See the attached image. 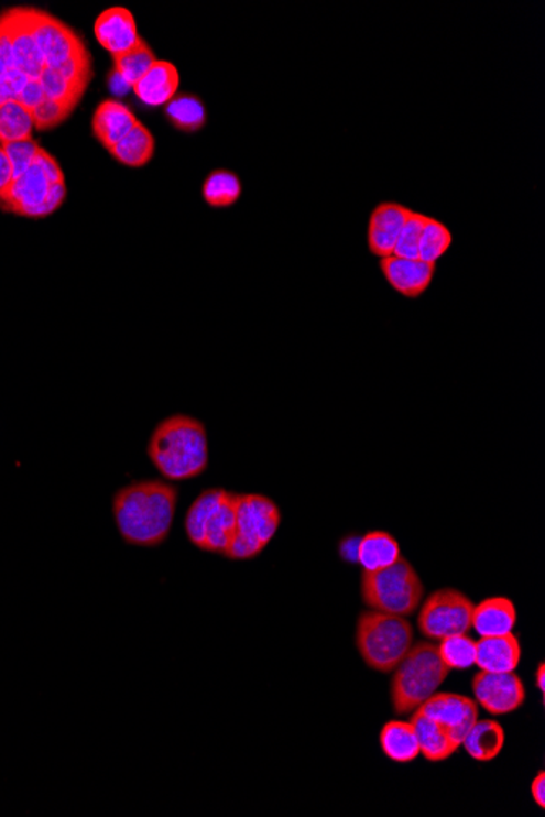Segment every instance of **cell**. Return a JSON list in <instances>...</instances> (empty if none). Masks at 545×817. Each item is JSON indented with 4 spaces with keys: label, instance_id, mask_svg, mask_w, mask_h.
<instances>
[{
    "label": "cell",
    "instance_id": "cell-19",
    "mask_svg": "<svg viewBox=\"0 0 545 817\" xmlns=\"http://www.w3.org/2000/svg\"><path fill=\"white\" fill-rule=\"evenodd\" d=\"M521 663V645L516 635L487 636L477 642L476 664L486 673H514Z\"/></svg>",
    "mask_w": 545,
    "mask_h": 817
},
{
    "label": "cell",
    "instance_id": "cell-21",
    "mask_svg": "<svg viewBox=\"0 0 545 817\" xmlns=\"http://www.w3.org/2000/svg\"><path fill=\"white\" fill-rule=\"evenodd\" d=\"M410 721H412L416 738H418L419 755H423L426 761L433 762V764L448 761L460 748L449 738L448 732L443 730L436 721L425 717L422 711H413Z\"/></svg>",
    "mask_w": 545,
    "mask_h": 817
},
{
    "label": "cell",
    "instance_id": "cell-40",
    "mask_svg": "<svg viewBox=\"0 0 545 817\" xmlns=\"http://www.w3.org/2000/svg\"><path fill=\"white\" fill-rule=\"evenodd\" d=\"M531 796L541 809L545 808V774L539 772L531 783Z\"/></svg>",
    "mask_w": 545,
    "mask_h": 817
},
{
    "label": "cell",
    "instance_id": "cell-18",
    "mask_svg": "<svg viewBox=\"0 0 545 817\" xmlns=\"http://www.w3.org/2000/svg\"><path fill=\"white\" fill-rule=\"evenodd\" d=\"M181 74L168 61H157L133 87L134 95L148 107H165L177 95Z\"/></svg>",
    "mask_w": 545,
    "mask_h": 817
},
{
    "label": "cell",
    "instance_id": "cell-6",
    "mask_svg": "<svg viewBox=\"0 0 545 817\" xmlns=\"http://www.w3.org/2000/svg\"><path fill=\"white\" fill-rule=\"evenodd\" d=\"M423 596L425 586L407 558L401 557L388 568L361 575V599L371 610L410 617L418 609Z\"/></svg>",
    "mask_w": 545,
    "mask_h": 817
},
{
    "label": "cell",
    "instance_id": "cell-32",
    "mask_svg": "<svg viewBox=\"0 0 545 817\" xmlns=\"http://www.w3.org/2000/svg\"><path fill=\"white\" fill-rule=\"evenodd\" d=\"M40 84H42L47 100L59 101V104L69 107L70 110H76L80 98H83V95L74 90V87L64 79L63 74L53 69V67H46L45 73L40 77Z\"/></svg>",
    "mask_w": 545,
    "mask_h": 817
},
{
    "label": "cell",
    "instance_id": "cell-41",
    "mask_svg": "<svg viewBox=\"0 0 545 817\" xmlns=\"http://www.w3.org/2000/svg\"><path fill=\"white\" fill-rule=\"evenodd\" d=\"M108 84H110L111 94L117 95V97H123V95H127L133 88L120 74L115 73V70L108 77Z\"/></svg>",
    "mask_w": 545,
    "mask_h": 817
},
{
    "label": "cell",
    "instance_id": "cell-36",
    "mask_svg": "<svg viewBox=\"0 0 545 817\" xmlns=\"http://www.w3.org/2000/svg\"><path fill=\"white\" fill-rule=\"evenodd\" d=\"M13 69L15 66H13L12 40H10L9 30L0 20V77H6Z\"/></svg>",
    "mask_w": 545,
    "mask_h": 817
},
{
    "label": "cell",
    "instance_id": "cell-35",
    "mask_svg": "<svg viewBox=\"0 0 545 817\" xmlns=\"http://www.w3.org/2000/svg\"><path fill=\"white\" fill-rule=\"evenodd\" d=\"M74 110H70L66 105L59 104V101L45 100L32 111L33 123L39 131L53 130V128L59 127L61 123L69 118V115Z\"/></svg>",
    "mask_w": 545,
    "mask_h": 817
},
{
    "label": "cell",
    "instance_id": "cell-30",
    "mask_svg": "<svg viewBox=\"0 0 545 817\" xmlns=\"http://www.w3.org/2000/svg\"><path fill=\"white\" fill-rule=\"evenodd\" d=\"M451 246L453 233L448 226L435 217H426L422 240H419L418 260L436 264V261L445 257Z\"/></svg>",
    "mask_w": 545,
    "mask_h": 817
},
{
    "label": "cell",
    "instance_id": "cell-29",
    "mask_svg": "<svg viewBox=\"0 0 545 817\" xmlns=\"http://www.w3.org/2000/svg\"><path fill=\"white\" fill-rule=\"evenodd\" d=\"M155 63H157V57L154 51L144 40L139 39L131 50L113 56V70L120 74L131 87H134Z\"/></svg>",
    "mask_w": 545,
    "mask_h": 817
},
{
    "label": "cell",
    "instance_id": "cell-33",
    "mask_svg": "<svg viewBox=\"0 0 545 817\" xmlns=\"http://www.w3.org/2000/svg\"><path fill=\"white\" fill-rule=\"evenodd\" d=\"M425 215L413 211L410 215L401 236H399L397 246L394 249V257L399 259L418 260L419 240H422L423 227L426 222Z\"/></svg>",
    "mask_w": 545,
    "mask_h": 817
},
{
    "label": "cell",
    "instance_id": "cell-22",
    "mask_svg": "<svg viewBox=\"0 0 545 817\" xmlns=\"http://www.w3.org/2000/svg\"><path fill=\"white\" fill-rule=\"evenodd\" d=\"M401 545L394 535L384 531H372L360 538L357 559L363 571H378L394 565L401 558Z\"/></svg>",
    "mask_w": 545,
    "mask_h": 817
},
{
    "label": "cell",
    "instance_id": "cell-20",
    "mask_svg": "<svg viewBox=\"0 0 545 817\" xmlns=\"http://www.w3.org/2000/svg\"><path fill=\"white\" fill-rule=\"evenodd\" d=\"M517 612L513 601L508 598H490L473 606L472 629L480 639L503 636L513 633Z\"/></svg>",
    "mask_w": 545,
    "mask_h": 817
},
{
    "label": "cell",
    "instance_id": "cell-37",
    "mask_svg": "<svg viewBox=\"0 0 545 817\" xmlns=\"http://www.w3.org/2000/svg\"><path fill=\"white\" fill-rule=\"evenodd\" d=\"M36 164L42 167V171L45 172V175L47 176V179H50L51 183H66L64 182V173L61 171L59 164H57L56 159L53 157V155L47 154L45 149L40 148L39 154H36L35 157Z\"/></svg>",
    "mask_w": 545,
    "mask_h": 817
},
{
    "label": "cell",
    "instance_id": "cell-3",
    "mask_svg": "<svg viewBox=\"0 0 545 817\" xmlns=\"http://www.w3.org/2000/svg\"><path fill=\"white\" fill-rule=\"evenodd\" d=\"M451 671L439 657L438 646L423 642L410 647L404 660L394 669L391 683V704L399 717L418 710L448 679Z\"/></svg>",
    "mask_w": 545,
    "mask_h": 817
},
{
    "label": "cell",
    "instance_id": "cell-25",
    "mask_svg": "<svg viewBox=\"0 0 545 817\" xmlns=\"http://www.w3.org/2000/svg\"><path fill=\"white\" fill-rule=\"evenodd\" d=\"M168 123L175 130L195 134L208 123L205 101L195 94H177L164 108Z\"/></svg>",
    "mask_w": 545,
    "mask_h": 817
},
{
    "label": "cell",
    "instance_id": "cell-16",
    "mask_svg": "<svg viewBox=\"0 0 545 817\" xmlns=\"http://www.w3.org/2000/svg\"><path fill=\"white\" fill-rule=\"evenodd\" d=\"M95 39L105 51L117 56L139 42L133 13L124 7H111L98 15L94 26Z\"/></svg>",
    "mask_w": 545,
    "mask_h": 817
},
{
    "label": "cell",
    "instance_id": "cell-15",
    "mask_svg": "<svg viewBox=\"0 0 545 817\" xmlns=\"http://www.w3.org/2000/svg\"><path fill=\"white\" fill-rule=\"evenodd\" d=\"M382 274H384L385 281L389 286L401 294V296L407 297V299H418L423 294L428 291L432 286L433 280H435L436 264L426 263L422 260H408L399 259V257H388L382 259L381 263Z\"/></svg>",
    "mask_w": 545,
    "mask_h": 817
},
{
    "label": "cell",
    "instance_id": "cell-13",
    "mask_svg": "<svg viewBox=\"0 0 545 817\" xmlns=\"http://www.w3.org/2000/svg\"><path fill=\"white\" fill-rule=\"evenodd\" d=\"M3 25L9 30L12 40L13 66L22 73L30 83H40L45 73L46 64L35 42L25 9H10L2 15Z\"/></svg>",
    "mask_w": 545,
    "mask_h": 817
},
{
    "label": "cell",
    "instance_id": "cell-39",
    "mask_svg": "<svg viewBox=\"0 0 545 817\" xmlns=\"http://www.w3.org/2000/svg\"><path fill=\"white\" fill-rule=\"evenodd\" d=\"M12 179V165H10L9 157H7L6 151L0 145V192H3L10 185Z\"/></svg>",
    "mask_w": 545,
    "mask_h": 817
},
{
    "label": "cell",
    "instance_id": "cell-17",
    "mask_svg": "<svg viewBox=\"0 0 545 817\" xmlns=\"http://www.w3.org/2000/svg\"><path fill=\"white\" fill-rule=\"evenodd\" d=\"M137 115L118 101L117 98H108L101 101L91 118V132L105 149L110 151L124 135L137 127Z\"/></svg>",
    "mask_w": 545,
    "mask_h": 817
},
{
    "label": "cell",
    "instance_id": "cell-12",
    "mask_svg": "<svg viewBox=\"0 0 545 817\" xmlns=\"http://www.w3.org/2000/svg\"><path fill=\"white\" fill-rule=\"evenodd\" d=\"M418 710L448 732L449 738L457 745L462 744L467 732L479 720V707L476 700L466 695L449 694V691L433 694Z\"/></svg>",
    "mask_w": 545,
    "mask_h": 817
},
{
    "label": "cell",
    "instance_id": "cell-1",
    "mask_svg": "<svg viewBox=\"0 0 545 817\" xmlns=\"http://www.w3.org/2000/svg\"><path fill=\"white\" fill-rule=\"evenodd\" d=\"M178 488L162 480H139L113 494L115 524L124 544L154 548L164 544L177 513Z\"/></svg>",
    "mask_w": 545,
    "mask_h": 817
},
{
    "label": "cell",
    "instance_id": "cell-26",
    "mask_svg": "<svg viewBox=\"0 0 545 817\" xmlns=\"http://www.w3.org/2000/svg\"><path fill=\"white\" fill-rule=\"evenodd\" d=\"M155 139L152 132L139 123L115 148L110 154L127 167H144L154 157Z\"/></svg>",
    "mask_w": 545,
    "mask_h": 817
},
{
    "label": "cell",
    "instance_id": "cell-8",
    "mask_svg": "<svg viewBox=\"0 0 545 817\" xmlns=\"http://www.w3.org/2000/svg\"><path fill=\"white\" fill-rule=\"evenodd\" d=\"M473 602L457 589H438L419 603L418 630L432 642L467 633L472 627Z\"/></svg>",
    "mask_w": 545,
    "mask_h": 817
},
{
    "label": "cell",
    "instance_id": "cell-4",
    "mask_svg": "<svg viewBox=\"0 0 545 817\" xmlns=\"http://www.w3.org/2000/svg\"><path fill=\"white\" fill-rule=\"evenodd\" d=\"M355 642L366 666L382 674L394 673L413 646V629L407 617L368 610L358 619Z\"/></svg>",
    "mask_w": 545,
    "mask_h": 817
},
{
    "label": "cell",
    "instance_id": "cell-31",
    "mask_svg": "<svg viewBox=\"0 0 545 817\" xmlns=\"http://www.w3.org/2000/svg\"><path fill=\"white\" fill-rule=\"evenodd\" d=\"M438 653L449 671H466L476 664L477 642L467 633L448 636L439 643Z\"/></svg>",
    "mask_w": 545,
    "mask_h": 817
},
{
    "label": "cell",
    "instance_id": "cell-28",
    "mask_svg": "<svg viewBox=\"0 0 545 817\" xmlns=\"http://www.w3.org/2000/svg\"><path fill=\"white\" fill-rule=\"evenodd\" d=\"M33 128L35 123L32 111L20 101L12 100L0 105V145L33 139Z\"/></svg>",
    "mask_w": 545,
    "mask_h": 817
},
{
    "label": "cell",
    "instance_id": "cell-11",
    "mask_svg": "<svg viewBox=\"0 0 545 817\" xmlns=\"http://www.w3.org/2000/svg\"><path fill=\"white\" fill-rule=\"evenodd\" d=\"M477 704L493 717L514 713L526 701V687L514 673L480 671L472 680Z\"/></svg>",
    "mask_w": 545,
    "mask_h": 817
},
{
    "label": "cell",
    "instance_id": "cell-24",
    "mask_svg": "<svg viewBox=\"0 0 545 817\" xmlns=\"http://www.w3.org/2000/svg\"><path fill=\"white\" fill-rule=\"evenodd\" d=\"M504 730L495 720H477L464 738L467 754L477 762H492L504 748Z\"/></svg>",
    "mask_w": 545,
    "mask_h": 817
},
{
    "label": "cell",
    "instance_id": "cell-23",
    "mask_svg": "<svg viewBox=\"0 0 545 817\" xmlns=\"http://www.w3.org/2000/svg\"><path fill=\"white\" fill-rule=\"evenodd\" d=\"M379 744L385 758L397 764H410L418 759L419 744L412 721H389L379 734Z\"/></svg>",
    "mask_w": 545,
    "mask_h": 817
},
{
    "label": "cell",
    "instance_id": "cell-10",
    "mask_svg": "<svg viewBox=\"0 0 545 817\" xmlns=\"http://www.w3.org/2000/svg\"><path fill=\"white\" fill-rule=\"evenodd\" d=\"M53 183L45 172L33 161L32 167L12 179L3 192H0V208L17 216L42 219L46 215V198Z\"/></svg>",
    "mask_w": 545,
    "mask_h": 817
},
{
    "label": "cell",
    "instance_id": "cell-38",
    "mask_svg": "<svg viewBox=\"0 0 545 817\" xmlns=\"http://www.w3.org/2000/svg\"><path fill=\"white\" fill-rule=\"evenodd\" d=\"M45 91H43L42 84L29 83L26 84L25 88L20 91L19 97H17V101H20L23 107L29 108L30 111H33L36 107H39L40 104H42L43 100H45Z\"/></svg>",
    "mask_w": 545,
    "mask_h": 817
},
{
    "label": "cell",
    "instance_id": "cell-34",
    "mask_svg": "<svg viewBox=\"0 0 545 817\" xmlns=\"http://www.w3.org/2000/svg\"><path fill=\"white\" fill-rule=\"evenodd\" d=\"M6 151L7 157H9L10 165H12L13 178L22 175L32 167L33 161H35L36 154L40 151V144L33 139L29 141L10 142V144L2 145Z\"/></svg>",
    "mask_w": 545,
    "mask_h": 817
},
{
    "label": "cell",
    "instance_id": "cell-27",
    "mask_svg": "<svg viewBox=\"0 0 545 817\" xmlns=\"http://www.w3.org/2000/svg\"><path fill=\"white\" fill-rule=\"evenodd\" d=\"M242 196V182L237 173L219 168L209 173L203 183V199L216 209L230 208Z\"/></svg>",
    "mask_w": 545,
    "mask_h": 817
},
{
    "label": "cell",
    "instance_id": "cell-7",
    "mask_svg": "<svg viewBox=\"0 0 545 817\" xmlns=\"http://www.w3.org/2000/svg\"><path fill=\"white\" fill-rule=\"evenodd\" d=\"M281 510L272 498L263 494H237L236 535L225 557L247 562L259 557L276 535Z\"/></svg>",
    "mask_w": 545,
    "mask_h": 817
},
{
    "label": "cell",
    "instance_id": "cell-42",
    "mask_svg": "<svg viewBox=\"0 0 545 817\" xmlns=\"http://www.w3.org/2000/svg\"><path fill=\"white\" fill-rule=\"evenodd\" d=\"M536 684L537 688H539L541 694H544L545 691V666L544 663L539 664V667H537L536 671Z\"/></svg>",
    "mask_w": 545,
    "mask_h": 817
},
{
    "label": "cell",
    "instance_id": "cell-14",
    "mask_svg": "<svg viewBox=\"0 0 545 817\" xmlns=\"http://www.w3.org/2000/svg\"><path fill=\"white\" fill-rule=\"evenodd\" d=\"M412 213L407 206L394 201L381 203L372 209L368 224V249L371 255L381 260L394 255L399 236Z\"/></svg>",
    "mask_w": 545,
    "mask_h": 817
},
{
    "label": "cell",
    "instance_id": "cell-5",
    "mask_svg": "<svg viewBox=\"0 0 545 817\" xmlns=\"http://www.w3.org/2000/svg\"><path fill=\"white\" fill-rule=\"evenodd\" d=\"M236 500L232 491L209 488L193 501L185 518L186 537L193 547L225 557L236 535Z\"/></svg>",
    "mask_w": 545,
    "mask_h": 817
},
{
    "label": "cell",
    "instance_id": "cell-9",
    "mask_svg": "<svg viewBox=\"0 0 545 817\" xmlns=\"http://www.w3.org/2000/svg\"><path fill=\"white\" fill-rule=\"evenodd\" d=\"M25 10L30 29H32L33 36H35V42L39 44L40 53H42L43 59H45L46 67L57 69L67 59L87 50L80 36L74 30H70L66 23L47 15L42 10Z\"/></svg>",
    "mask_w": 545,
    "mask_h": 817
},
{
    "label": "cell",
    "instance_id": "cell-2",
    "mask_svg": "<svg viewBox=\"0 0 545 817\" xmlns=\"http://www.w3.org/2000/svg\"><path fill=\"white\" fill-rule=\"evenodd\" d=\"M148 457L165 480L186 481L208 469V431L193 416L172 415L162 420L148 444Z\"/></svg>",
    "mask_w": 545,
    "mask_h": 817
}]
</instances>
